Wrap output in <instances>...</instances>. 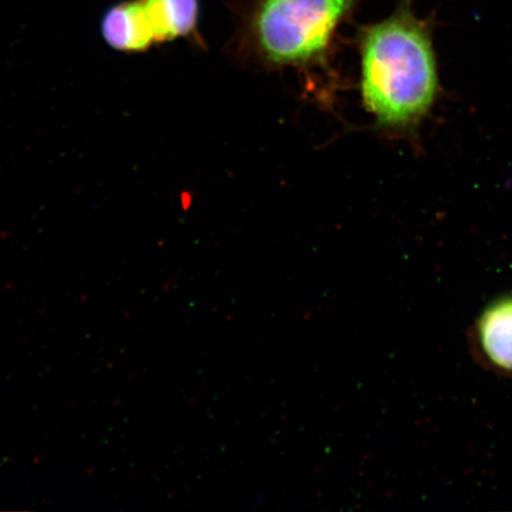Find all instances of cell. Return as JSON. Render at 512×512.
I'll return each instance as SVG.
<instances>
[{
    "mask_svg": "<svg viewBox=\"0 0 512 512\" xmlns=\"http://www.w3.org/2000/svg\"><path fill=\"white\" fill-rule=\"evenodd\" d=\"M413 2L400 0L392 15L358 36L364 105L392 131L418 127L440 92L432 24L416 16Z\"/></svg>",
    "mask_w": 512,
    "mask_h": 512,
    "instance_id": "1",
    "label": "cell"
},
{
    "mask_svg": "<svg viewBox=\"0 0 512 512\" xmlns=\"http://www.w3.org/2000/svg\"><path fill=\"white\" fill-rule=\"evenodd\" d=\"M102 34L110 46L124 51H142L157 43L142 0L121 3L106 12Z\"/></svg>",
    "mask_w": 512,
    "mask_h": 512,
    "instance_id": "3",
    "label": "cell"
},
{
    "mask_svg": "<svg viewBox=\"0 0 512 512\" xmlns=\"http://www.w3.org/2000/svg\"><path fill=\"white\" fill-rule=\"evenodd\" d=\"M157 43L188 37L200 19V0H142Z\"/></svg>",
    "mask_w": 512,
    "mask_h": 512,
    "instance_id": "4",
    "label": "cell"
},
{
    "mask_svg": "<svg viewBox=\"0 0 512 512\" xmlns=\"http://www.w3.org/2000/svg\"><path fill=\"white\" fill-rule=\"evenodd\" d=\"M360 0H252L249 29L268 61L305 63L322 56Z\"/></svg>",
    "mask_w": 512,
    "mask_h": 512,
    "instance_id": "2",
    "label": "cell"
},
{
    "mask_svg": "<svg viewBox=\"0 0 512 512\" xmlns=\"http://www.w3.org/2000/svg\"><path fill=\"white\" fill-rule=\"evenodd\" d=\"M486 356L497 367L512 370V300L492 306L479 325Z\"/></svg>",
    "mask_w": 512,
    "mask_h": 512,
    "instance_id": "5",
    "label": "cell"
}]
</instances>
